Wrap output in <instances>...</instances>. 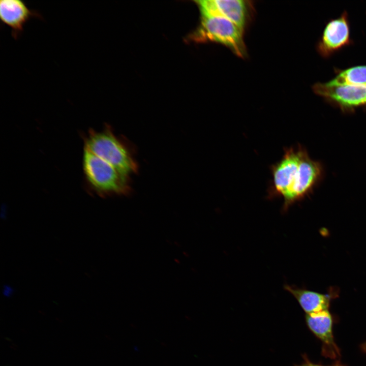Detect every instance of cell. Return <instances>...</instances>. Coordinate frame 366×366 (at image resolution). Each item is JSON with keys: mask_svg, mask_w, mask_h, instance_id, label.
<instances>
[{"mask_svg": "<svg viewBox=\"0 0 366 366\" xmlns=\"http://www.w3.org/2000/svg\"><path fill=\"white\" fill-rule=\"evenodd\" d=\"M84 149L112 165L129 176L137 170V165L129 150L113 133L110 128L89 130L84 138Z\"/></svg>", "mask_w": 366, "mask_h": 366, "instance_id": "6da1fadb", "label": "cell"}, {"mask_svg": "<svg viewBox=\"0 0 366 366\" xmlns=\"http://www.w3.org/2000/svg\"><path fill=\"white\" fill-rule=\"evenodd\" d=\"M83 168L89 186L99 195L125 194L130 190L128 176L85 149Z\"/></svg>", "mask_w": 366, "mask_h": 366, "instance_id": "7a4b0ae2", "label": "cell"}, {"mask_svg": "<svg viewBox=\"0 0 366 366\" xmlns=\"http://www.w3.org/2000/svg\"><path fill=\"white\" fill-rule=\"evenodd\" d=\"M243 31L228 19L219 16H202L200 25L192 35L196 41H214L230 48L243 57L246 49Z\"/></svg>", "mask_w": 366, "mask_h": 366, "instance_id": "3957f363", "label": "cell"}, {"mask_svg": "<svg viewBox=\"0 0 366 366\" xmlns=\"http://www.w3.org/2000/svg\"><path fill=\"white\" fill-rule=\"evenodd\" d=\"M313 89L315 94L343 110L366 106V84H338L329 81L316 83Z\"/></svg>", "mask_w": 366, "mask_h": 366, "instance_id": "277c9868", "label": "cell"}, {"mask_svg": "<svg viewBox=\"0 0 366 366\" xmlns=\"http://www.w3.org/2000/svg\"><path fill=\"white\" fill-rule=\"evenodd\" d=\"M302 147L285 148L282 159L270 167L272 179L268 189V197L283 198L291 189L298 171Z\"/></svg>", "mask_w": 366, "mask_h": 366, "instance_id": "5b68a950", "label": "cell"}, {"mask_svg": "<svg viewBox=\"0 0 366 366\" xmlns=\"http://www.w3.org/2000/svg\"><path fill=\"white\" fill-rule=\"evenodd\" d=\"M352 43L348 15L344 11L340 16L326 23L317 43V49L322 57L327 58Z\"/></svg>", "mask_w": 366, "mask_h": 366, "instance_id": "8992f818", "label": "cell"}, {"mask_svg": "<svg viewBox=\"0 0 366 366\" xmlns=\"http://www.w3.org/2000/svg\"><path fill=\"white\" fill-rule=\"evenodd\" d=\"M321 174L319 164L310 158L302 148L298 169L293 185L283 197V210L286 211L294 202L304 197L316 182Z\"/></svg>", "mask_w": 366, "mask_h": 366, "instance_id": "52a82bcc", "label": "cell"}, {"mask_svg": "<svg viewBox=\"0 0 366 366\" xmlns=\"http://www.w3.org/2000/svg\"><path fill=\"white\" fill-rule=\"evenodd\" d=\"M43 19L41 13L29 9L21 0H1L0 19L1 22L11 29V35L17 40L23 32L25 24L31 18Z\"/></svg>", "mask_w": 366, "mask_h": 366, "instance_id": "ba28073f", "label": "cell"}, {"mask_svg": "<svg viewBox=\"0 0 366 366\" xmlns=\"http://www.w3.org/2000/svg\"><path fill=\"white\" fill-rule=\"evenodd\" d=\"M202 16H219L232 22L243 30L247 7L242 0H203L196 1Z\"/></svg>", "mask_w": 366, "mask_h": 366, "instance_id": "9c48e42d", "label": "cell"}, {"mask_svg": "<svg viewBox=\"0 0 366 366\" xmlns=\"http://www.w3.org/2000/svg\"><path fill=\"white\" fill-rule=\"evenodd\" d=\"M308 326L322 343V353L326 357L335 358L339 354L332 334V319L329 310L306 314Z\"/></svg>", "mask_w": 366, "mask_h": 366, "instance_id": "30bf717a", "label": "cell"}, {"mask_svg": "<svg viewBox=\"0 0 366 366\" xmlns=\"http://www.w3.org/2000/svg\"><path fill=\"white\" fill-rule=\"evenodd\" d=\"M284 289L297 300L306 314L319 312L329 309L335 293L321 294L315 291L285 285Z\"/></svg>", "mask_w": 366, "mask_h": 366, "instance_id": "8fae6325", "label": "cell"}, {"mask_svg": "<svg viewBox=\"0 0 366 366\" xmlns=\"http://www.w3.org/2000/svg\"><path fill=\"white\" fill-rule=\"evenodd\" d=\"M336 75L330 80L338 84H366V65L336 69Z\"/></svg>", "mask_w": 366, "mask_h": 366, "instance_id": "7c38bea8", "label": "cell"}, {"mask_svg": "<svg viewBox=\"0 0 366 366\" xmlns=\"http://www.w3.org/2000/svg\"><path fill=\"white\" fill-rule=\"evenodd\" d=\"M297 366H325V365H321L319 364H316L314 363H312L310 362H307L304 363L303 364L300 365H297ZM325 366H344L339 363H337L336 364L331 365H325Z\"/></svg>", "mask_w": 366, "mask_h": 366, "instance_id": "4fadbf2b", "label": "cell"}]
</instances>
